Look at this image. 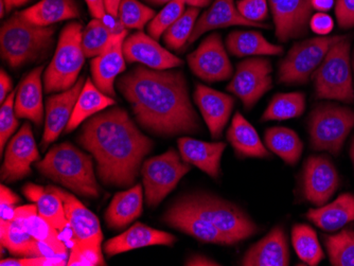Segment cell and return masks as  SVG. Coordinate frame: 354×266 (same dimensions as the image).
Returning <instances> with one entry per match:
<instances>
[{"mask_svg": "<svg viewBox=\"0 0 354 266\" xmlns=\"http://www.w3.org/2000/svg\"><path fill=\"white\" fill-rule=\"evenodd\" d=\"M46 178L68 188L77 196L97 198L100 194L93 158L68 142L53 146L45 158L37 162Z\"/></svg>", "mask_w": 354, "mask_h": 266, "instance_id": "3", "label": "cell"}, {"mask_svg": "<svg viewBox=\"0 0 354 266\" xmlns=\"http://www.w3.org/2000/svg\"><path fill=\"white\" fill-rule=\"evenodd\" d=\"M288 236L282 226L272 228L266 237L254 243L241 261V265L244 266H288Z\"/></svg>", "mask_w": 354, "mask_h": 266, "instance_id": "23", "label": "cell"}, {"mask_svg": "<svg viewBox=\"0 0 354 266\" xmlns=\"http://www.w3.org/2000/svg\"><path fill=\"white\" fill-rule=\"evenodd\" d=\"M236 8L246 19L252 23H262L268 19V0H240Z\"/></svg>", "mask_w": 354, "mask_h": 266, "instance_id": "46", "label": "cell"}, {"mask_svg": "<svg viewBox=\"0 0 354 266\" xmlns=\"http://www.w3.org/2000/svg\"><path fill=\"white\" fill-rule=\"evenodd\" d=\"M85 82L86 80L84 77H79L77 83L68 91L48 97L46 101L45 130L41 142L44 149L55 142L61 133L66 129Z\"/></svg>", "mask_w": 354, "mask_h": 266, "instance_id": "18", "label": "cell"}, {"mask_svg": "<svg viewBox=\"0 0 354 266\" xmlns=\"http://www.w3.org/2000/svg\"><path fill=\"white\" fill-rule=\"evenodd\" d=\"M155 17L154 10L138 0H121L118 19L127 29L142 30Z\"/></svg>", "mask_w": 354, "mask_h": 266, "instance_id": "42", "label": "cell"}, {"mask_svg": "<svg viewBox=\"0 0 354 266\" xmlns=\"http://www.w3.org/2000/svg\"><path fill=\"white\" fill-rule=\"evenodd\" d=\"M352 65H353V70H354V55H353V63H352Z\"/></svg>", "mask_w": 354, "mask_h": 266, "instance_id": "60", "label": "cell"}, {"mask_svg": "<svg viewBox=\"0 0 354 266\" xmlns=\"http://www.w3.org/2000/svg\"><path fill=\"white\" fill-rule=\"evenodd\" d=\"M83 30L82 23L77 21L62 30L55 55L44 75L46 93L68 91L79 80L86 57L82 47Z\"/></svg>", "mask_w": 354, "mask_h": 266, "instance_id": "6", "label": "cell"}, {"mask_svg": "<svg viewBox=\"0 0 354 266\" xmlns=\"http://www.w3.org/2000/svg\"><path fill=\"white\" fill-rule=\"evenodd\" d=\"M350 48V35H346L330 48L322 64L313 73L316 98L354 103Z\"/></svg>", "mask_w": 354, "mask_h": 266, "instance_id": "7", "label": "cell"}, {"mask_svg": "<svg viewBox=\"0 0 354 266\" xmlns=\"http://www.w3.org/2000/svg\"><path fill=\"white\" fill-rule=\"evenodd\" d=\"M227 140L241 158H266L270 153L256 129L240 113H236L227 131Z\"/></svg>", "mask_w": 354, "mask_h": 266, "instance_id": "32", "label": "cell"}, {"mask_svg": "<svg viewBox=\"0 0 354 266\" xmlns=\"http://www.w3.org/2000/svg\"><path fill=\"white\" fill-rule=\"evenodd\" d=\"M185 265L189 266H216L221 265L218 262L214 261V260L209 259L206 256L202 255H194L192 257L189 258L186 261Z\"/></svg>", "mask_w": 354, "mask_h": 266, "instance_id": "54", "label": "cell"}, {"mask_svg": "<svg viewBox=\"0 0 354 266\" xmlns=\"http://www.w3.org/2000/svg\"><path fill=\"white\" fill-rule=\"evenodd\" d=\"M194 101L212 138H221L234 109V99L227 93L198 84L194 91Z\"/></svg>", "mask_w": 354, "mask_h": 266, "instance_id": "20", "label": "cell"}, {"mask_svg": "<svg viewBox=\"0 0 354 266\" xmlns=\"http://www.w3.org/2000/svg\"><path fill=\"white\" fill-rule=\"evenodd\" d=\"M23 193L28 200L37 204L39 216L48 224L59 231L69 228L63 200L51 186L44 188L39 184H27L24 186Z\"/></svg>", "mask_w": 354, "mask_h": 266, "instance_id": "29", "label": "cell"}, {"mask_svg": "<svg viewBox=\"0 0 354 266\" xmlns=\"http://www.w3.org/2000/svg\"><path fill=\"white\" fill-rule=\"evenodd\" d=\"M230 55L243 57L248 55H281L283 47L270 43L257 31H232L226 39Z\"/></svg>", "mask_w": 354, "mask_h": 266, "instance_id": "35", "label": "cell"}, {"mask_svg": "<svg viewBox=\"0 0 354 266\" xmlns=\"http://www.w3.org/2000/svg\"><path fill=\"white\" fill-rule=\"evenodd\" d=\"M146 1L154 6H162L167 5V3H171V1H175V0H146ZM184 1L186 3V5L196 8L208 7L212 3V0H184Z\"/></svg>", "mask_w": 354, "mask_h": 266, "instance_id": "53", "label": "cell"}, {"mask_svg": "<svg viewBox=\"0 0 354 266\" xmlns=\"http://www.w3.org/2000/svg\"><path fill=\"white\" fill-rule=\"evenodd\" d=\"M266 146L286 164L295 166L301 158L304 144L295 131L284 126L268 129L264 134Z\"/></svg>", "mask_w": 354, "mask_h": 266, "instance_id": "36", "label": "cell"}, {"mask_svg": "<svg viewBox=\"0 0 354 266\" xmlns=\"http://www.w3.org/2000/svg\"><path fill=\"white\" fill-rule=\"evenodd\" d=\"M308 128L313 150L339 155L354 128V109L330 103L316 105L310 114Z\"/></svg>", "mask_w": 354, "mask_h": 266, "instance_id": "8", "label": "cell"}, {"mask_svg": "<svg viewBox=\"0 0 354 266\" xmlns=\"http://www.w3.org/2000/svg\"><path fill=\"white\" fill-rule=\"evenodd\" d=\"M16 91L10 93L9 97L1 103L0 107V151L3 152L6 144L10 137L15 133L19 126V117L16 116L15 107Z\"/></svg>", "mask_w": 354, "mask_h": 266, "instance_id": "45", "label": "cell"}, {"mask_svg": "<svg viewBox=\"0 0 354 266\" xmlns=\"http://www.w3.org/2000/svg\"><path fill=\"white\" fill-rule=\"evenodd\" d=\"M117 87L137 122L149 132L166 137L200 132L183 71L137 66L119 77Z\"/></svg>", "mask_w": 354, "mask_h": 266, "instance_id": "1", "label": "cell"}, {"mask_svg": "<svg viewBox=\"0 0 354 266\" xmlns=\"http://www.w3.org/2000/svg\"><path fill=\"white\" fill-rule=\"evenodd\" d=\"M121 0H104L105 10L111 19H118L119 6Z\"/></svg>", "mask_w": 354, "mask_h": 266, "instance_id": "56", "label": "cell"}, {"mask_svg": "<svg viewBox=\"0 0 354 266\" xmlns=\"http://www.w3.org/2000/svg\"><path fill=\"white\" fill-rule=\"evenodd\" d=\"M67 265H105L102 256V245L73 240Z\"/></svg>", "mask_w": 354, "mask_h": 266, "instance_id": "44", "label": "cell"}, {"mask_svg": "<svg viewBox=\"0 0 354 266\" xmlns=\"http://www.w3.org/2000/svg\"><path fill=\"white\" fill-rule=\"evenodd\" d=\"M1 247L7 248L12 256L41 257L50 256L46 248L24 226L19 218L7 221L0 218Z\"/></svg>", "mask_w": 354, "mask_h": 266, "instance_id": "28", "label": "cell"}, {"mask_svg": "<svg viewBox=\"0 0 354 266\" xmlns=\"http://www.w3.org/2000/svg\"><path fill=\"white\" fill-rule=\"evenodd\" d=\"M178 202L210 222L234 243L248 239L259 231V227L243 210L218 196L193 193L183 196Z\"/></svg>", "mask_w": 354, "mask_h": 266, "instance_id": "5", "label": "cell"}, {"mask_svg": "<svg viewBox=\"0 0 354 266\" xmlns=\"http://www.w3.org/2000/svg\"><path fill=\"white\" fill-rule=\"evenodd\" d=\"M310 222L325 231H336L354 221V194L344 193L330 204L310 209Z\"/></svg>", "mask_w": 354, "mask_h": 266, "instance_id": "30", "label": "cell"}, {"mask_svg": "<svg viewBox=\"0 0 354 266\" xmlns=\"http://www.w3.org/2000/svg\"><path fill=\"white\" fill-rule=\"evenodd\" d=\"M176 238L169 232L155 229L145 224L136 223L123 234L105 242L104 251L109 257L130 250L153 245L172 246Z\"/></svg>", "mask_w": 354, "mask_h": 266, "instance_id": "24", "label": "cell"}, {"mask_svg": "<svg viewBox=\"0 0 354 266\" xmlns=\"http://www.w3.org/2000/svg\"><path fill=\"white\" fill-rule=\"evenodd\" d=\"M306 109V95L300 91L277 93L262 115V120L283 121L297 118Z\"/></svg>", "mask_w": 354, "mask_h": 266, "instance_id": "37", "label": "cell"}, {"mask_svg": "<svg viewBox=\"0 0 354 266\" xmlns=\"http://www.w3.org/2000/svg\"><path fill=\"white\" fill-rule=\"evenodd\" d=\"M230 26H244V27L262 28L268 29L270 26L266 23H256L248 21L239 12L234 5V0H214L208 10L202 14V17L196 21L192 35L187 45H192L198 37L204 33L220 28H227Z\"/></svg>", "mask_w": 354, "mask_h": 266, "instance_id": "22", "label": "cell"}, {"mask_svg": "<svg viewBox=\"0 0 354 266\" xmlns=\"http://www.w3.org/2000/svg\"><path fill=\"white\" fill-rule=\"evenodd\" d=\"M276 37L281 43L300 39L309 32L312 0H270Z\"/></svg>", "mask_w": 354, "mask_h": 266, "instance_id": "13", "label": "cell"}, {"mask_svg": "<svg viewBox=\"0 0 354 266\" xmlns=\"http://www.w3.org/2000/svg\"><path fill=\"white\" fill-rule=\"evenodd\" d=\"M123 55L129 63H140L155 70H167L182 66L183 61L159 45L156 39L142 31L125 39Z\"/></svg>", "mask_w": 354, "mask_h": 266, "instance_id": "17", "label": "cell"}, {"mask_svg": "<svg viewBox=\"0 0 354 266\" xmlns=\"http://www.w3.org/2000/svg\"><path fill=\"white\" fill-rule=\"evenodd\" d=\"M186 3L184 0H175L167 3L164 9L156 14V17L149 23L148 33L153 39L158 41L167 30L182 17Z\"/></svg>", "mask_w": 354, "mask_h": 266, "instance_id": "43", "label": "cell"}, {"mask_svg": "<svg viewBox=\"0 0 354 266\" xmlns=\"http://www.w3.org/2000/svg\"><path fill=\"white\" fill-rule=\"evenodd\" d=\"M292 244L298 258L308 265L316 266L325 258L317 234L309 225L296 224L293 226Z\"/></svg>", "mask_w": 354, "mask_h": 266, "instance_id": "38", "label": "cell"}, {"mask_svg": "<svg viewBox=\"0 0 354 266\" xmlns=\"http://www.w3.org/2000/svg\"><path fill=\"white\" fill-rule=\"evenodd\" d=\"M12 87H13V84H12L11 77L3 69H1L0 71V102L3 103L9 97L10 93H12Z\"/></svg>", "mask_w": 354, "mask_h": 266, "instance_id": "52", "label": "cell"}, {"mask_svg": "<svg viewBox=\"0 0 354 266\" xmlns=\"http://www.w3.org/2000/svg\"><path fill=\"white\" fill-rule=\"evenodd\" d=\"M1 266H64L67 265L66 259L55 256L41 257L8 258L0 261Z\"/></svg>", "mask_w": 354, "mask_h": 266, "instance_id": "47", "label": "cell"}, {"mask_svg": "<svg viewBox=\"0 0 354 266\" xmlns=\"http://www.w3.org/2000/svg\"><path fill=\"white\" fill-rule=\"evenodd\" d=\"M114 104V99L103 93L98 87L95 86L91 79H87L75 103L71 120L65 129V133L73 132L87 119L103 112L107 107L113 106Z\"/></svg>", "mask_w": 354, "mask_h": 266, "instance_id": "34", "label": "cell"}, {"mask_svg": "<svg viewBox=\"0 0 354 266\" xmlns=\"http://www.w3.org/2000/svg\"><path fill=\"white\" fill-rule=\"evenodd\" d=\"M79 142L97 162L101 182L130 187L140 171L153 142L137 128L125 109L113 107L85 121Z\"/></svg>", "mask_w": 354, "mask_h": 266, "instance_id": "2", "label": "cell"}, {"mask_svg": "<svg viewBox=\"0 0 354 266\" xmlns=\"http://www.w3.org/2000/svg\"><path fill=\"white\" fill-rule=\"evenodd\" d=\"M339 178L333 162L326 156H310L304 171V194L313 205H325L339 188Z\"/></svg>", "mask_w": 354, "mask_h": 266, "instance_id": "15", "label": "cell"}, {"mask_svg": "<svg viewBox=\"0 0 354 266\" xmlns=\"http://www.w3.org/2000/svg\"><path fill=\"white\" fill-rule=\"evenodd\" d=\"M177 144L184 162L198 167L214 180L220 176L221 160L226 144L201 142L189 137H182L177 140Z\"/></svg>", "mask_w": 354, "mask_h": 266, "instance_id": "25", "label": "cell"}, {"mask_svg": "<svg viewBox=\"0 0 354 266\" xmlns=\"http://www.w3.org/2000/svg\"><path fill=\"white\" fill-rule=\"evenodd\" d=\"M200 15V8L189 7L185 10L182 17L177 19L166 32L164 33V41L172 50H180L188 44L193 29Z\"/></svg>", "mask_w": 354, "mask_h": 266, "instance_id": "40", "label": "cell"}, {"mask_svg": "<svg viewBox=\"0 0 354 266\" xmlns=\"http://www.w3.org/2000/svg\"><path fill=\"white\" fill-rule=\"evenodd\" d=\"M330 262L334 266H354V230L344 229L325 239Z\"/></svg>", "mask_w": 354, "mask_h": 266, "instance_id": "41", "label": "cell"}, {"mask_svg": "<svg viewBox=\"0 0 354 266\" xmlns=\"http://www.w3.org/2000/svg\"><path fill=\"white\" fill-rule=\"evenodd\" d=\"M335 6V0H312V9L318 12H328Z\"/></svg>", "mask_w": 354, "mask_h": 266, "instance_id": "55", "label": "cell"}, {"mask_svg": "<svg viewBox=\"0 0 354 266\" xmlns=\"http://www.w3.org/2000/svg\"><path fill=\"white\" fill-rule=\"evenodd\" d=\"M85 1H86L91 17L93 19L104 21L107 15L106 10H105L104 0H85Z\"/></svg>", "mask_w": 354, "mask_h": 266, "instance_id": "51", "label": "cell"}, {"mask_svg": "<svg viewBox=\"0 0 354 266\" xmlns=\"http://www.w3.org/2000/svg\"><path fill=\"white\" fill-rule=\"evenodd\" d=\"M272 66L266 57L244 59L236 66L227 91L238 97L250 111L272 87Z\"/></svg>", "mask_w": 354, "mask_h": 266, "instance_id": "11", "label": "cell"}, {"mask_svg": "<svg viewBox=\"0 0 354 266\" xmlns=\"http://www.w3.org/2000/svg\"><path fill=\"white\" fill-rule=\"evenodd\" d=\"M119 32L111 29L104 21L93 19L84 28L82 33V47L88 59L98 57L106 48L114 33Z\"/></svg>", "mask_w": 354, "mask_h": 266, "instance_id": "39", "label": "cell"}, {"mask_svg": "<svg viewBox=\"0 0 354 266\" xmlns=\"http://www.w3.org/2000/svg\"><path fill=\"white\" fill-rule=\"evenodd\" d=\"M335 17L342 29L354 28V0H336Z\"/></svg>", "mask_w": 354, "mask_h": 266, "instance_id": "49", "label": "cell"}, {"mask_svg": "<svg viewBox=\"0 0 354 266\" xmlns=\"http://www.w3.org/2000/svg\"><path fill=\"white\" fill-rule=\"evenodd\" d=\"M5 154L1 180L13 182L31 173V164L39 160V153L29 123L11 139Z\"/></svg>", "mask_w": 354, "mask_h": 266, "instance_id": "14", "label": "cell"}, {"mask_svg": "<svg viewBox=\"0 0 354 266\" xmlns=\"http://www.w3.org/2000/svg\"><path fill=\"white\" fill-rule=\"evenodd\" d=\"M19 14L29 23L41 27L80 17L75 0H41L37 5L19 12Z\"/></svg>", "mask_w": 354, "mask_h": 266, "instance_id": "33", "label": "cell"}, {"mask_svg": "<svg viewBox=\"0 0 354 266\" xmlns=\"http://www.w3.org/2000/svg\"><path fill=\"white\" fill-rule=\"evenodd\" d=\"M189 67L196 77L206 82L228 80L234 75V67L223 45L220 33H212L187 57Z\"/></svg>", "mask_w": 354, "mask_h": 266, "instance_id": "12", "label": "cell"}, {"mask_svg": "<svg viewBox=\"0 0 354 266\" xmlns=\"http://www.w3.org/2000/svg\"><path fill=\"white\" fill-rule=\"evenodd\" d=\"M55 28L33 25L16 12L0 31L1 57L12 68L45 59L55 44Z\"/></svg>", "mask_w": 354, "mask_h": 266, "instance_id": "4", "label": "cell"}, {"mask_svg": "<svg viewBox=\"0 0 354 266\" xmlns=\"http://www.w3.org/2000/svg\"><path fill=\"white\" fill-rule=\"evenodd\" d=\"M142 210V188L136 184L127 191L115 194L105 213V221L111 228L122 229L139 218Z\"/></svg>", "mask_w": 354, "mask_h": 266, "instance_id": "31", "label": "cell"}, {"mask_svg": "<svg viewBox=\"0 0 354 266\" xmlns=\"http://www.w3.org/2000/svg\"><path fill=\"white\" fill-rule=\"evenodd\" d=\"M127 30L116 32L111 37L105 50L91 61V75L95 86L109 97L116 96L115 81L127 69L123 55V43L127 37Z\"/></svg>", "mask_w": 354, "mask_h": 266, "instance_id": "16", "label": "cell"}, {"mask_svg": "<svg viewBox=\"0 0 354 266\" xmlns=\"http://www.w3.org/2000/svg\"><path fill=\"white\" fill-rule=\"evenodd\" d=\"M350 156H351L352 162H353L354 166V138L351 142V148H350Z\"/></svg>", "mask_w": 354, "mask_h": 266, "instance_id": "59", "label": "cell"}, {"mask_svg": "<svg viewBox=\"0 0 354 266\" xmlns=\"http://www.w3.org/2000/svg\"><path fill=\"white\" fill-rule=\"evenodd\" d=\"M13 218H19L30 234L41 243L50 256L66 259L68 250L62 241L57 231L50 224L39 216L37 204L35 205L19 206L15 209Z\"/></svg>", "mask_w": 354, "mask_h": 266, "instance_id": "27", "label": "cell"}, {"mask_svg": "<svg viewBox=\"0 0 354 266\" xmlns=\"http://www.w3.org/2000/svg\"><path fill=\"white\" fill-rule=\"evenodd\" d=\"M63 200L69 228L75 241L89 242L102 245L103 234L100 221L93 212L87 209L73 194L51 186Z\"/></svg>", "mask_w": 354, "mask_h": 266, "instance_id": "21", "label": "cell"}, {"mask_svg": "<svg viewBox=\"0 0 354 266\" xmlns=\"http://www.w3.org/2000/svg\"><path fill=\"white\" fill-rule=\"evenodd\" d=\"M310 28L315 35L326 37L332 32L334 28V21L325 12H318L314 14L310 19Z\"/></svg>", "mask_w": 354, "mask_h": 266, "instance_id": "50", "label": "cell"}, {"mask_svg": "<svg viewBox=\"0 0 354 266\" xmlns=\"http://www.w3.org/2000/svg\"><path fill=\"white\" fill-rule=\"evenodd\" d=\"M43 69L44 66L37 67L24 77L16 91L14 104L16 116L21 119H28L37 126L43 123L45 114L41 84Z\"/></svg>", "mask_w": 354, "mask_h": 266, "instance_id": "26", "label": "cell"}, {"mask_svg": "<svg viewBox=\"0 0 354 266\" xmlns=\"http://www.w3.org/2000/svg\"><path fill=\"white\" fill-rule=\"evenodd\" d=\"M164 221L171 227L180 230L203 243L220 245L236 244L230 238L221 232L216 226L194 213L178 200H176V202H174L170 209L165 213Z\"/></svg>", "mask_w": 354, "mask_h": 266, "instance_id": "19", "label": "cell"}, {"mask_svg": "<svg viewBox=\"0 0 354 266\" xmlns=\"http://www.w3.org/2000/svg\"><path fill=\"white\" fill-rule=\"evenodd\" d=\"M182 160V156L171 149L143 162L141 173L147 204L150 207L162 202L190 171V164Z\"/></svg>", "mask_w": 354, "mask_h": 266, "instance_id": "10", "label": "cell"}, {"mask_svg": "<svg viewBox=\"0 0 354 266\" xmlns=\"http://www.w3.org/2000/svg\"><path fill=\"white\" fill-rule=\"evenodd\" d=\"M21 198L7 187H0V218L12 221L16 208L19 207Z\"/></svg>", "mask_w": 354, "mask_h": 266, "instance_id": "48", "label": "cell"}, {"mask_svg": "<svg viewBox=\"0 0 354 266\" xmlns=\"http://www.w3.org/2000/svg\"><path fill=\"white\" fill-rule=\"evenodd\" d=\"M6 11H7V9H6L5 3H3V0H1V1H0V12H1L0 17H1V19H3V17H5Z\"/></svg>", "mask_w": 354, "mask_h": 266, "instance_id": "58", "label": "cell"}, {"mask_svg": "<svg viewBox=\"0 0 354 266\" xmlns=\"http://www.w3.org/2000/svg\"><path fill=\"white\" fill-rule=\"evenodd\" d=\"M3 1L5 3L7 12H10L14 8H19L26 5V3H29L30 0H3Z\"/></svg>", "mask_w": 354, "mask_h": 266, "instance_id": "57", "label": "cell"}, {"mask_svg": "<svg viewBox=\"0 0 354 266\" xmlns=\"http://www.w3.org/2000/svg\"><path fill=\"white\" fill-rule=\"evenodd\" d=\"M346 35L317 37L296 43L280 61L278 82L286 85L307 84L334 44Z\"/></svg>", "mask_w": 354, "mask_h": 266, "instance_id": "9", "label": "cell"}]
</instances>
